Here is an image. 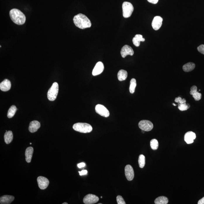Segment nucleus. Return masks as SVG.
Segmentation results:
<instances>
[{"label": "nucleus", "instance_id": "dca6fc26", "mask_svg": "<svg viewBox=\"0 0 204 204\" xmlns=\"http://www.w3.org/2000/svg\"><path fill=\"white\" fill-rule=\"evenodd\" d=\"M41 127L40 123L37 121H33L30 122L29 126V130L31 133L36 132Z\"/></svg>", "mask_w": 204, "mask_h": 204}, {"label": "nucleus", "instance_id": "cd10ccee", "mask_svg": "<svg viewBox=\"0 0 204 204\" xmlns=\"http://www.w3.org/2000/svg\"><path fill=\"white\" fill-rule=\"evenodd\" d=\"M151 148L153 150H156L158 149V143L157 139H152L150 142Z\"/></svg>", "mask_w": 204, "mask_h": 204}, {"label": "nucleus", "instance_id": "7ed1b4c3", "mask_svg": "<svg viewBox=\"0 0 204 204\" xmlns=\"http://www.w3.org/2000/svg\"><path fill=\"white\" fill-rule=\"evenodd\" d=\"M73 128L75 131L82 133H90L93 129L92 126L89 124L81 122L74 124Z\"/></svg>", "mask_w": 204, "mask_h": 204}, {"label": "nucleus", "instance_id": "423d86ee", "mask_svg": "<svg viewBox=\"0 0 204 204\" xmlns=\"http://www.w3.org/2000/svg\"><path fill=\"white\" fill-rule=\"evenodd\" d=\"M139 128L144 131H150L153 128V124L151 121L143 120L139 122Z\"/></svg>", "mask_w": 204, "mask_h": 204}, {"label": "nucleus", "instance_id": "2f4dec72", "mask_svg": "<svg viewBox=\"0 0 204 204\" xmlns=\"http://www.w3.org/2000/svg\"><path fill=\"white\" fill-rule=\"evenodd\" d=\"M197 50H198L199 52L204 55V45H201L200 46H198L197 47Z\"/></svg>", "mask_w": 204, "mask_h": 204}, {"label": "nucleus", "instance_id": "412c9836", "mask_svg": "<svg viewBox=\"0 0 204 204\" xmlns=\"http://www.w3.org/2000/svg\"><path fill=\"white\" fill-rule=\"evenodd\" d=\"M4 138L5 143L6 144H9L11 143L13 141V135L12 131H8L6 132V133L5 134Z\"/></svg>", "mask_w": 204, "mask_h": 204}, {"label": "nucleus", "instance_id": "f257e3e1", "mask_svg": "<svg viewBox=\"0 0 204 204\" xmlns=\"http://www.w3.org/2000/svg\"><path fill=\"white\" fill-rule=\"evenodd\" d=\"M73 20L76 26L81 29L90 28L91 25L90 19L82 14L79 13L75 15Z\"/></svg>", "mask_w": 204, "mask_h": 204}, {"label": "nucleus", "instance_id": "aec40b11", "mask_svg": "<svg viewBox=\"0 0 204 204\" xmlns=\"http://www.w3.org/2000/svg\"><path fill=\"white\" fill-rule=\"evenodd\" d=\"M145 39L143 38V36L141 34H136L133 39V43L135 46H140V42H144Z\"/></svg>", "mask_w": 204, "mask_h": 204}, {"label": "nucleus", "instance_id": "e433bc0d", "mask_svg": "<svg viewBox=\"0 0 204 204\" xmlns=\"http://www.w3.org/2000/svg\"><path fill=\"white\" fill-rule=\"evenodd\" d=\"M63 204H68V203H63Z\"/></svg>", "mask_w": 204, "mask_h": 204}, {"label": "nucleus", "instance_id": "393cba45", "mask_svg": "<svg viewBox=\"0 0 204 204\" xmlns=\"http://www.w3.org/2000/svg\"><path fill=\"white\" fill-rule=\"evenodd\" d=\"M17 110L18 109H17L15 105L11 106L9 109L8 110V117L9 118H12L15 115V112H16Z\"/></svg>", "mask_w": 204, "mask_h": 204}, {"label": "nucleus", "instance_id": "473e14b6", "mask_svg": "<svg viewBox=\"0 0 204 204\" xmlns=\"http://www.w3.org/2000/svg\"><path fill=\"white\" fill-rule=\"evenodd\" d=\"M79 173L80 175L82 176V175H86L87 174V171L86 170H84L81 171H79Z\"/></svg>", "mask_w": 204, "mask_h": 204}, {"label": "nucleus", "instance_id": "4468645a", "mask_svg": "<svg viewBox=\"0 0 204 204\" xmlns=\"http://www.w3.org/2000/svg\"><path fill=\"white\" fill-rule=\"evenodd\" d=\"M196 135L194 132L191 131L186 133L184 136V141L188 144H191L193 142V140L196 139Z\"/></svg>", "mask_w": 204, "mask_h": 204}, {"label": "nucleus", "instance_id": "9b49d317", "mask_svg": "<svg viewBox=\"0 0 204 204\" xmlns=\"http://www.w3.org/2000/svg\"><path fill=\"white\" fill-rule=\"evenodd\" d=\"M121 56L123 58L126 57L127 55L133 56L134 54V51L132 48L128 45H125L121 49Z\"/></svg>", "mask_w": 204, "mask_h": 204}, {"label": "nucleus", "instance_id": "9d476101", "mask_svg": "<svg viewBox=\"0 0 204 204\" xmlns=\"http://www.w3.org/2000/svg\"><path fill=\"white\" fill-rule=\"evenodd\" d=\"M125 174L128 180L130 181L133 180L134 177V172L132 166L130 165H126L125 167Z\"/></svg>", "mask_w": 204, "mask_h": 204}, {"label": "nucleus", "instance_id": "72a5a7b5", "mask_svg": "<svg viewBox=\"0 0 204 204\" xmlns=\"http://www.w3.org/2000/svg\"><path fill=\"white\" fill-rule=\"evenodd\" d=\"M85 166H86V164L84 162H81V163L77 164V167L79 168L85 167Z\"/></svg>", "mask_w": 204, "mask_h": 204}, {"label": "nucleus", "instance_id": "c9c22d12", "mask_svg": "<svg viewBox=\"0 0 204 204\" xmlns=\"http://www.w3.org/2000/svg\"><path fill=\"white\" fill-rule=\"evenodd\" d=\"M198 204H204V197L198 201Z\"/></svg>", "mask_w": 204, "mask_h": 204}, {"label": "nucleus", "instance_id": "2eb2a0df", "mask_svg": "<svg viewBox=\"0 0 204 204\" xmlns=\"http://www.w3.org/2000/svg\"><path fill=\"white\" fill-rule=\"evenodd\" d=\"M197 90V86H193L191 87V91L190 92V94L192 95V96L196 101L200 100L201 98V93L198 92Z\"/></svg>", "mask_w": 204, "mask_h": 204}, {"label": "nucleus", "instance_id": "c756f323", "mask_svg": "<svg viewBox=\"0 0 204 204\" xmlns=\"http://www.w3.org/2000/svg\"><path fill=\"white\" fill-rule=\"evenodd\" d=\"M175 101L176 103H178L179 104H184L186 103V100L185 99H182L180 97L175 98Z\"/></svg>", "mask_w": 204, "mask_h": 204}, {"label": "nucleus", "instance_id": "bb28decb", "mask_svg": "<svg viewBox=\"0 0 204 204\" xmlns=\"http://www.w3.org/2000/svg\"><path fill=\"white\" fill-rule=\"evenodd\" d=\"M139 167L143 168L145 165V157L143 155H140L139 158Z\"/></svg>", "mask_w": 204, "mask_h": 204}, {"label": "nucleus", "instance_id": "f704fd0d", "mask_svg": "<svg viewBox=\"0 0 204 204\" xmlns=\"http://www.w3.org/2000/svg\"><path fill=\"white\" fill-rule=\"evenodd\" d=\"M150 3L153 4H156L158 3V0H147Z\"/></svg>", "mask_w": 204, "mask_h": 204}, {"label": "nucleus", "instance_id": "5701e85b", "mask_svg": "<svg viewBox=\"0 0 204 204\" xmlns=\"http://www.w3.org/2000/svg\"><path fill=\"white\" fill-rule=\"evenodd\" d=\"M196 65L194 63H187L183 66V70L185 72H189L191 71L194 69Z\"/></svg>", "mask_w": 204, "mask_h": 204}, {"label": "nucleus", "instance_id": "c85d7f7f", "mask_svg": "<svg viewBox=\"0 0 204 204\" xmlns=\"http://www.w3.org/2000/svg\"><path fill=\"white\" fill-rule=\"evenodd\" d=\"M178 105H179L178 108H179V110L181 111L186 110L188 109H189L190 107V106L189 105V104H186V103H184V104H179Z\"/></svg>", "mask_w": 204, "mask_h": 204}, {"label": "nucleus", "instance_id": "f03ea898", "mask_svg": "<svg viewBox=\"0 0 204 204\" xmlns=\"http://www.w3.org/2000/svg\"><path fill=\"white\" fill-rule=\"evenodd\" d=\"M10 17L14 23L22 25L25 23L26 17L21 11L16 8L13 9L10 11Z\"/></svg>", "mask_w": 204, "mask_h": 204}, {"label": "nucleus", "instance_id": "0eeeda50", "mask_svg": "<svg viewBox=\"0 0 204 204\" xmlns=\"http://www.w3.org/2000/svg\"><path fill=\"white\" fill-rule=\"evenodd\" d=\"M95 111L97 113L104 117H109L110 113L107 108L101 104H97L95 107Z\"/></svg>", "mask_w": 204, "mask_h": 204}, {"label": "nucleus", "instance_id": "4be33fe9", "mask_svg": "<svg viewBox=\"0 0 204 204\" xmlns=\"http://www.w3.org/2000/svg\"><path fill=\"white\" fill-rule=\"evenodd\" d=\"M127 77V72L124 70H120L117 73V78L119 81H123L125 80Z\"/></svg>", "mask_w": 204, "mask_h": 204}, {"label": "nucleus", "instance_id": "ddd939ff", "mask_svg": "<svg viewBox=\"0 0 204 204\" xmlns=\"http://www.w3.org/2000/svg\"><path fill=\"white\" fill-rule=\"evenodd\" d=\"M104 70V65L101 62H98L96 63L92 71L93 76H96L101 74Z\"/></svg>", "mask_w": 204, "mask_h": 204}, {"label": "nucleus", "instance_id": "a211bd4d", "mask_svg": "<svg viewBox=\"0 0 204 204\" xmlns=\"http://www.w3.org/2000/svg\"><path fill=\"white\" fill-rule=\"evenodd\" d=\"M15 199L14 196L5 195L0 198V203L1 204H10Z\"/></svg>", "mask_w": 204, "mask_h": 204}, {"label": "nucleus", "instance_id": "b1692460", "mask_svg": "<svg viewBox=\"0 0 204 204\" xmlns=\"http://www.w3.org/2000/svg\"><path fill=\"white\" fill-rule=\"evenodd\" d=\"M168 199L167 197L161 196L156 199L155 200V204H167L168 203Z\"/></svg>", "mask_w": 204, "mask_h": 204}, {"label": "nucleus", "instance_id": "f8f14e48", "mask_svg": "<svg viewBox=\"0 0 204 204\" xmlns=\"http://www.w3.org/2000/svg\"><path fill=\"white\" fill-rule=\"evenodd\" d=\"M162 20L163 19L160 16L155 17L152 23V26L153 29L155 30L159 29L162 25Z\"/></svg>", "mask_w": 204, "mask_h": 204}, {"label": "nucleus", "instance_id": "a878e982", "mask_svg": "<svg viewBox=\"0 0 204 204\" xmlns=\"http://www.w3.org/2000/svg\"><path fill=\"white\" fill-rule=\"evenodd\" d=\"M136 86V80L135 79L133 78L130 81L129 91L131 94H134L135 92V88Z\"/></svg>", "mask_w": 204, "mask_h": 204}, {"label": "nucleus", "instance_id": "4c0bfd02", "mask_svg": "<svg viewBox=\"0 0 204 204\" xmlns=\"http://www.w3.org/2000/svg\"><path fill=\"white\" fill-rule=\"evenodd\" d=\"M173 105L174 106H177L176 104H174V103H173Z\"/></svg>", "mask_w": 204, "mask_h": 204}, {"label": "nucleus", "instance_id": "6e6552de", "mask_svg": "<svg viewBox=\"0 0 204 204\" xmlns=\"http://www.w3.org/2000/svg\"><path fill=\"white\" fill-rule=\"evenodd\" d=\"M99 198L95 195L89 194L86 195L83 199L84 203L86 204H92L96 203Z\"/></svg>", "mask_w": 204, "mask_h": 204}, {"label": "nucleus", "instance_id": "f3484780", "mask_svg": "<svg viewBox=\"0 0 204 204\" xmlns=\"http://www.w3.org/2000/svg\"><path fill=\"white\" fill-rule=\"evenodd\" d=\"M11 88V83L8 79H5L0 84V89L2 91H8Z\"/></svg>", "mask_w": 204, "mask_h": 204}, {"label": "nucleus", "instance_id": "58836bf2", "mask_svg": "<svg viewBox=\"0 0 204 204\" xmlns=\"http://www.w3.org/2000/svg\"><path fill=\"white\" fill-rule=\"evenodd\" d=\"M32 143H30V144H32Z\"/></svg>", "mask_w": 204, "mask_h": 204}, {"label": "nucleus", "instance_id": "ea45409f", "mask_svg": "<svg viewBox=\"0 0 204 204\" xmlns=\"http://www.w3.org/2000/svg\"><path fill=\"white\" fill-rule=\"evenodd\" d=\"M101 197V198H103V197Z\"/></svg>", "mask_w": 204, "mask_h": 204}, {"label": "nucleus", "instance_id": "6ab92c4d", "mask_svg": "<svg viewBox=\"0 0 204 204\" xmlns=\"http://www.w3.org/2000/svg\"><path fill=\"white\" fill-rule=\"evenodd\" d=\"M33 153V148L32 147H28L26 149L25 152V160L28 163L32 160Z\"/></svg>", "mask_w": 204, "mask_h": 204}, {"label": "nucleus", "instance_id": "1a4fd4ad", "mask_svg": "<svg viewBox=\"0 0 204 204\" xmlns=\"http://www.w3.org/2000/svg\"><path fill=\"white\" fill-rule=\"evenodd\" d=\"M37 181L39 187L42 190L46 189L49 184V179L44 177H39L37 178Z\"/></svg>", "mask_w": 204, "mask_h": 204}, {"label": "nucleus", "instance_id": "20e7f679", "mask_svg": "<svg viewBox=\"0 0 204 204\" xmlns=\"http://www.w3.org/2000/svg\"><path fill=\"white\" fill-rule=\"evenodd\" d=\"M59 91L58 84L55 82L49 89L47 93V98L50 101H54L56 99Z\"/></svg>", "mask_w": 204, "mask_h": 204}, {"label": "nucleus", "instance_id": "7c9ffc66", "mask_svg": "<svg viewBox=\"0 0 204 204\" xmlns=\"http://www.w3.org/2000/svg\"><path fill=\"white\" fill-rule=\"evenodd\" d=\"M117 204H126V202L124 200V199L121 196H117Z\"/></svg>", "mask_w": 204, "mask_h": 204}, {"label": "nucleus", "instance_id": "39448f33", "mask_svg": "<svg viewBox=\"0 0 204 204\" xmlns=\"http://www.w3.org/2000/svg\"><path fill=\"white\" fill-rule=\"evenodd\" d=\"M122 13L125 18H128L131 16L134 8L132 4L130 2H125L122 5Z\"/></svg>", "mask_w": 204, "mask_h": 204}]
</instances>
